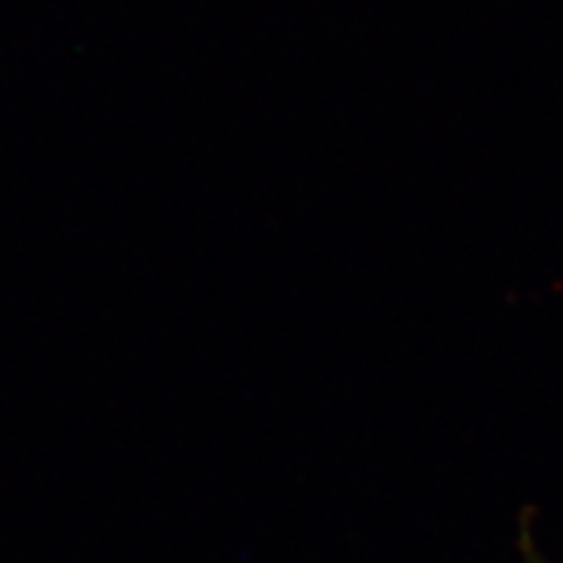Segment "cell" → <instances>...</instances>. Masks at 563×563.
Returning <instances> with one entry per match:
<instances>
[{"mask_svg": "<svg viewBox=\"0 0 563 563\" xmlns=\"http://www.w3.org/2000/svg\"><path fill=\"white\" fill-rule=\"evenodd\" d=\"M522 551H525V559H522V563H555V561H551L548 559V555L540 551L538 545H534V540L532 538H525L522 540Z\"/></svg>", "mask_w": 563, "mask_h": 563, "instance_id": "6da1fadb", "label": "cell"}]
</instances>
